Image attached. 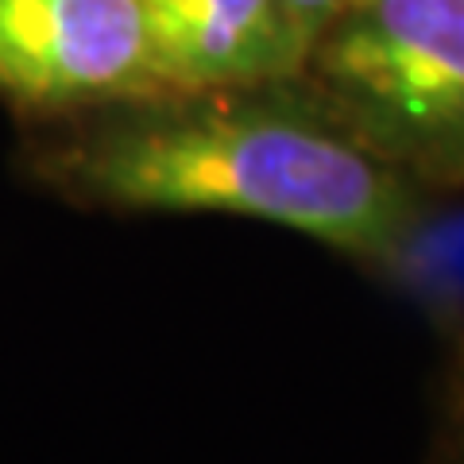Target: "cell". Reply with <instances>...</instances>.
<instances>
[{
	"label": "cell",
	"instance_id": "6da1fadb",
	"mask_svg": "<svg viewBox=\"0 0 464 464\" xmlns=\"http://www.w3.org/2000/svg\"><path fill=\"white\" fill-rule=\"evenodd\" d=\"M264 90L159 97L70 159L90 198L148 213H228L383 264L411 244L418 198L314 101Z\"/></svg>",
	"mask_w": 464,
	"mask_h": 464
},
{
	"label": "cell",
	"instance_id": "7a4b0ae2",
	"mask_svg": "<svg viewBox=\"0 0 464 464\" xmlns=\"http://www.w3.org/2000/svg\"><path fill=\"white\" fill-rule=\"evenodd\" d=\"M302 78L406 179L464 182V0H344Z\"/></svg>",
	"mask_w": 464,
	"mask_h": 464
},
{
	"label": "cell",
	"instance_id": "3957f363",
	"mask_svg": "<svg viewBox=\"0 0 464 464\" xmlns=\"http://www.w3.org/2000/svg\"><path fill=\"white\" fill-rule=\"evenodd\" d=\"M0 93L27 105L159 101L143 0H0Z\"/></svg>",
	"mask_w": 464,
	"mask_h": 464
},
{
	"label": "cell",
	"instance_id": "277c9868",
	"mask_svg": "<svg viewBox=\"0 0 464 464\" xmlns=\"http://www.w3.org/2000/svg\"><path fill=\"white\" fill-rule=\"evenodd\" d=\"M163 97L302 78L306 47L283 0H143Z\"/></svg>",
	"mask_w": 464,
	"mask_h": 464
},
{
	"label": "cell",
	"instance_id": "5b68a950",
	"mask_svg": "<svg viewBox=\"0 0 464 464\" xmlns=\"http://www.w3.org/2000/svg\"><path fill=\"white\" fill-rule=\"evenodd\" d=\"M283 5H286L290 24H295V32H298L302 47H306V58H310L317 35L333 24V16L344 8V0H283Z\"/></svg>",
	"mask_w": 464,
	"mask_h": 464
}]
</instances>
